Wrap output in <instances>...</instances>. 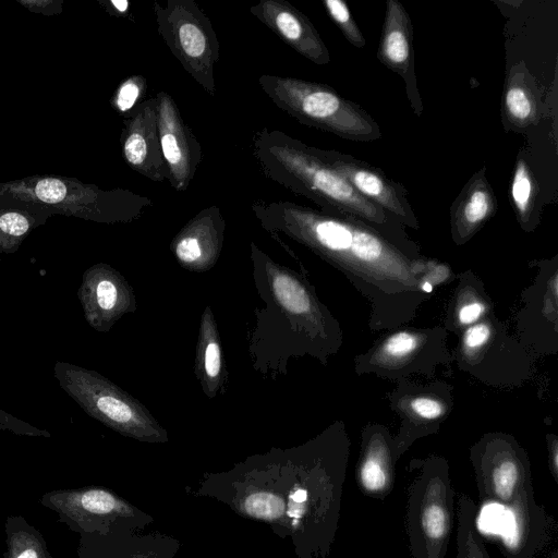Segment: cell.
I'll return each instance as SVG.
<instances>
[{"label": "cell", "mask_w": 558, "mask_h": 558, "mask_svg": "<svg viewBox=\"0 0 558 558\" xmlns=\"http://www.w3.org/2000/svg\"><path fill=\"white\" fill-rule=\"evenodd\" d=\"M252 209L266 225L302 235L343 270L369 302L372 330L407 326L429 299L421 288L425 256H410L371 226L290 201L256 199Z\"/></svg>", "instance_id": "obj_1"}, {"label": "cell", "mask_w": 558, "mask_h": 558, "mask_svg": "<svg viewBox=\"0 0 558 558\" xmlns=\"http://www.w3.org/2000/svg\"><path fill=\"white\" fill-rule=\"evenodd\" d=\"M252 154L266 178L313 201L326 213L352 217L371 226L410 256H422L402 225L360 195L324 160L319 148L308 146L283 131L263 128L253 136Z\"/></svg>", "instance_id": "obj_2"}, {"label": "cell", "mask_w": 558, "mask_h": 558, "mask_svg": "<svg viewBox=\"0 0 558 558\" xmlns=\"http://www.w3.org/2000/svg\"><path fill=\"white\" fill-rule=\"evenodd\" d=\"M482 500L502 506L513 522L504 541L507 558H532L550 536L549 518L534 498L529 457L508 434H485L470 449Z\"/></svg>", "instance_id": "obj_3"}, {"label": "cell", "mask_w": 558, "mask_h": 558, "mask_svg": "<svg viewBox=\"0 0 558 558\" xmlns=\"http://www.w3.org/2000/svg\"><path fill=\"white\" fill-rule=\"evenodd\" d=\"M257 82L279 109L302 124L355 142H373L383 135L367 111L329 85L271 74L260 75Z\"/></svg>", "instance_id": "obj_4"}, {"label": "cell", "mask_w": 558, "mask_h": 558, "mask_svg": "<svg viewBox=\"0 0 558 558\" xmlns=\"http://www.w3.org/2000/svg\"><path fill=\"white\" fill-rule=\"evenodd\" d=\"M405 525L413 558H446L454 514V489L441 457L413 459Z\"/></svg>", "instance_id": "obj_5"}, {"label": "cell", "mask_w": 558, "mask_h": 558, "mask_svg": "<svg viewBox=\"0 0 558 558\" xmlns=\"http://www.w3.org/2000/svg\"><path fill=\"white\" fill-rule=\"evenodd\" d=\"M536 356L493 311L459 335L451 362L486 385L510 387L531 377Z\"/></svg>", "instance_id": "obj_6"}, {"label": "cell", "mask_w": 558, "mask_h": 558, "mask_svg": "<svg viewBox=\"0 0 558 558\" xmlns=\"http://www.w3.org/2000/svg\"><path fill=\"white\" fill-rule=\"evenodd\" d=\"M451 362L447 331L442 326H403L385 332L354 359L357 375L373 374L398 381L414 375L435 377Z\"/></svg>", "instance_id": "obj_7"}, {"label": "cell", "mask_w": 558, "mask_h": 558, "mask_svg": "<svg viewBox=\"0 0 558 558\" xmlns=\"http://www.w3.org/2000/svg\"><path fill=\"white\" fill-rule=\"evenodd\" d=\"M157 31L185 72L211 97L220 44L214 26L194 0L155 1Z\"/></svg>", "instance_id": "obj_8"}, {"label": "cell", "mask_w": 558, "mask_h": 558, "mask_svg": "<svg viewBox=\"0 0 558 558\" xmlns=\"http://www.w3.org/2000/svg\"><path fill=\"white\" fill-rule=\"evenodd\" d=\"M389 395L390 408L400 417L393 435L397 461L422 437L435 434L453 409L452 387L439 378L418 383L411 377L400 379Z\"/></svg>", "instance_id": "obj_9"}, {"label": "cell", "mask_w": 558, "mask_h": 558, "mask_svg": "<svg viewBox=\"0 0 558 558\" xmlns=\"http://www.w3.org/2000/svg\"><path fill=\"white\" fill-rule=\"evenodd\" d=\"M523 306L517 316V338L536 355L555 354L558 347L557 257L539 270L522 293Z\"/></svg>", "instance_id": "obj_10"}, {"label": "cell", "mask_w": 558, "mask_h": 558, "mask_svg": "<svg viewBox=\"0 0 558 558\" xmlns=\"http://www.w3.org/2000/svg\"><path fill=\"white\" fill-rule=\"evenodd\" d=\"M44 506L88 533H105L118 523L135 521L137 510L100 487L59 489L43 496Z\"/></svg>", "instance_id": "obj_11"}, {"label": "cell", "mask_w": 558, "mask_h": 558, "mask_svg": "<svg viewBox=\"0 0 558 558\" xmlns=\"http://www.w3.org/2000/svg\"><path fill=\"white\" fill-rule=\"evenodd\" d=\"M319 154L364 198L374 203L402 226L417 230L418 220L408 199V191L379 168L333 149Z\"/></svg>", "instance_id": "obj_12"}, {"label": "cell", "mask_w": 558, "mask_h": 558, "mask_svg": "<svg viewBox=\"0 0 558 558\" xmlns=\"http://www.w3.org/2000/svg\"><path fill=\"white\" fill-rule=\"evenodd\" d=\"M157 126L168 182L178 192L190 186L202 160L201 144L172 98L165 90L156 94Z\"/></svg>", "instance_id": "obj_13"}, {"label": "cell", "mask_w": 558, "mask_h": 558, "mask_svg": "<svg viewBox=\"0 0 558 558\" xmlns=\"http://www.w3.org/2000/svg\"><path fill=\"white\" fill-rule=\"evenodd\" d=\"M122 155L134 171L153 182L168 181L169 171L162 155L156 98L140 101L124 120L121 134Z\"/></svg>", "instance_id": "obj_14"}, {"label": "cell", "mask_w": 558, "mask_h": 558, "mask_svg": "<svg viewBox=\"0 0 558 558\" xmlns=\"http://www.w3.org/2000/svg\"><path fill=\"white\" fill-rule=\"evenodd\" d=\"M377 58L405 84L410 107L420 117L423 102L414 68L413 27L410 15L398 0H387Z\"/></svg>", "instance_id": "obj_15"}, {"label": "cell", "mask_w": 558, "mask_h": 558, "mask_svg": "<svg viewBox=\"0 0 558 558\" xmlns=\"http://www.w3.org/2000/svg\"><path fill=\"white\" fill-rule=\"evenodd\" d=\"M248 12L294 51L318 65L330 62V53L310 19L286 0H260Z\"/></svg>", "instance_id": "obj_16"}, {"label": "cell", "mask_w": 558, "mask_h": 558, "mask_svg": "<svg viewBox=\"0 0 558 558\" xmlns=\"http://www.w3.org/2000/svg\"><path fill=\"white\" fill-rule=\"evenodd\" d=\"M393 435L379 423L367 424L361 433V451L355 477L365 495L385 498L395 484Z\"/></svg>", "instance_id": "obj_17"}, {"label": "cell", "mask_w": 558, "mask_h": 558, "mask_svg": "<svg viewBox=\"0 0 558 558\" xmlns=\"http://www.w3.org/2000/svg\"><path fill=\"white\" fill-rule=\"evenodd\" d=\"M497 199L486 177V167L466 182L450 209V231L457 245L466 243L496 214Z\"/></svg>", "instance_id": "obj_18"}, {"label": "cell", "mask_w": 558, "mask_h": 558, "mask_svg": "<svg viewBox=\"0 0 558 558\" xmlns=\"http://www.w3.org/2000/svg\"><path fill=\"white\" fill-rule=\"evenodd\" d=\"M543 114L541 89L523 61L513 63L506 75L501 118L508 132H523Z\"/></svg>", "instance_id": "obj_19"}, {"label": "cell", "mask_w": 558, "mask_h": 558, "mask_svg": "<svg viewBox=\"0 0 558 558\" xmlns=\"http://www.w3.org/2000/svg\"><path fill=\"white\" fill-rule=\"evenodd\" d=\"M445 316L446 331L458 336L494 311L493 302L480 277L473 271L459 274Z\"/></svg>", "instance_id": "obj_20"}, {"label": "cell", "mask_w": 558, "mask_h": 558, "mask_svg": "<svg viewBox=\"0 0 558 558\" xmlns=\"http://www.w3.org/2000/svg\"><path fill=\"white\" fill-rule=\"evenodd\" d=\"M539 189L526 151L517 156L510 184V201L521 228L533 231L539 221Z\"/></svg>", "instance_id": "obj_21"}, {"label": "cell", "mask_w": 558, "mask_h": 558, "mask_svg": "<svg viewBox=\"0 0 558 558\" xmlns=\"http://www.w3.org/2000/svg\"><path fill=\"white\" fill-rule=\"evenodd\" d=\"M457 558H490L476 527V505L465 494L456 504Z\"/></svg>", "instance_id": "obj_22"}, {"label": "cell", "mask_w": 558, "mask_h": 558, "mask_svg": "<svg viewBox=\"0 0 558 558\" xmlns=\"http://www.w3.org/2000/svg\"><path fill=\"white\" fill-rule=\"evenodd\" d=\"M5 558H52L38 531L21 517H10L7 522Z\"/></svg>", "instance_id": "obj_23"}, {"label": "cell", "mask_w": 558, "mask_h": 558, "mask_svg": "<svg viewBox=\"0 0 558 558\" xmlns=\"http://www.w3.org/2000/svg\"><path fill=\"white\" fill-rule=\"evenodd\" d=\"M274 290L280 303L290 312L304 314L312 310V300L306 290L287 275L274 277Z\"/></svg>", "instance_id": "obj_24"}, {"label": "cell", "mask_w": 558, "mask_h": 558, "mask_svg": "<svg viewBox=\"0 0 558 558\" xmlns=\"http://www.w3.org/2000/svg\"><path fill=\"white\" fill-rule=\"evenodd\" d=\"M324 5L328 15L345 39L354 47L363 48L366 45V39L354 21L347 3L342 0H324Z\"/></svg>", "instance_id": "obj_25"}, {"label": "cell", "mask_w": 558, "mask_h": 558, "mask_svg": "<svg viewBox=\"0 0 558 558\" xmlns=\"http://www.w3.org/2000/svg\"><path fill=\"white\" fill-rule=\"evenodd\" d=\"M147 90V81L143 75L126 77L117 88L111 106L120 114L129 113L144 97ZM142 101V100H141Z\"/></svg>", "instance_id": "obj_26"}, {"label": "cell", "mask_w": 558, "mask_h": 558, "mask_svg": "<svg viewBox=\"0 0 558 558\" xmlns=\"http://www.w3.org/2000/svg\"><path fill=\"white\" fill-rule=\"evenodd\" d=\"M35 196L47 204H59L68 195L66 184L57 178H44L36 182L34 186Z\"/></svg>", "instance_id": "obj_27"}, {"label": "cell", "mask_w": 558, "mask_h": 558, "mask_svg": "<svg viewBox=\"0 0 558 558\" xmlns=\"http://www.w3.org/2000/svg\"><path fill=\"white\" fill-rule=\"evenodd\" d=\"M95 404L100 413L116 423H128L132 418L131 408L116 397L108 395L98 396Z\"/></svg>", "instance_id": "obj_28"}, {"label": "cell", "mask_w": 558, "mask_h": 558, "mask_svg": "<svg viewBox=\"0 0 558 558\" xmlns=\"http://www.w3.org/2000/svg\"><path fill=\"white\" fill-rule=\"evenodd\" d=\"M456 277L448 264L433 258H424V270L421 276V283L426 281L435 288L440 284H447Z\"/></svg>", "instance_id": "obj_29"}, {"label": "cell", "mask_w": 558, "mask_h": 558, "mask_svg": "<svg viewBox=\"0 0 558 558\" xmlns=\"http://www.w3.org/2000/svg\"><path fill=\"white\" fill-rule=\"evenodd\" d=\"M29 229V220L17 211H7L0 216V231L7 235L21 236Z\"/></svg>", "instance_id": "obj_30"}, {"label": "cell", "mask_w": 558, "mask_h": 558, "mask_svg": "<svg viewBox=\"0 0 558 558\" xmlns=\"http://www.w3.org/2000/svg\"><path fill=\"white\" fill-rule=\"evenodd\" d=\"M175 253L181 260L192 263L202 256V248L196 239L190 233L178 241Z\"/></svg>", "instance_id": "obj_31"}, {"label": "cell", "mask_w": 558, "mask_h": 558, "mask_svg": "<svg viewBox=\"0 0 558 558\" xmlns=\"http://www.w3.org/2000/svg\"><path fill=\"white\" fill-rule=\"evenodd\" d=\"M97 303L102 310H111L117 303L118 291L109 280H102L96 288Z\"/></svg>", "instance_id": "obj_32"}, {"label": "cell", "mask_w": 558, "mask_h": 558, "mask_svg": "<svg viewBox=\"0 0 558 558\" xmlns=\"http://www.w3.org/2000/svg\"><path fill=\"white\" fill-rule=\"evenodd\" d=\"M19 2L27 10L45 15H52L62 11V1L20 0Z\"/></svg>", "instance_id": "obj_33"}, {"label": "cell", "mask_w": 558, "mask_h": 558, "mask_svg": "<svg viewBox=\"0 0 558 558\" xmlns=\"http://www.w3.org/2000/svg\"><path fill=\"white\" fill-rule=\"evenodd\" d=\"M205 368L211 377H215L220 371V349L215 342H210L206 348Z\"/></svg>", "instance_id": "obj_34"}, {"label": "cell", "mask_w": 558, "mask_h": 558, "mask_svg": "<svg viewBox=\"0 0 558 558\" xmlns=\"http://www.w3.org/2000/svg\"><path fill=\"white\" fill-rule=\"evenodd\" d=\"M548 448V463L554 480L558 481V438L555 434L546 436Z\"/></svg>", "instance_id": "obj_35"}, {"label": "cell", "mask_w": 558, "mask_h": 558, "mask_svg": "<svg viewBox=\"0 0 558 558\" xmlns=\"http://www.w3.org/2000/svg\"><path fill=\"white\" fill-rule=\"evenodd\" d=\"M111 3L116 7L117 10L124 12L128 9V1L120 0V1H111Z\"/></svg>", "instance_id": "obj_36"}, {"label": "cell", "mask_w": 558, "mask_h": 558, "mask_svg": "<svg viewBox=\"0 0 558 558\" xmlns=\"http://www.w3.org/2000/svg\"><path fill=\"white\" fill-rule=\"evenodd\" d=\"M550 558H558L557 550H555V551L551 554Z\"/></svg>", "instance_id": "obj_37"}]
</instances>
